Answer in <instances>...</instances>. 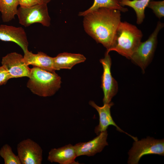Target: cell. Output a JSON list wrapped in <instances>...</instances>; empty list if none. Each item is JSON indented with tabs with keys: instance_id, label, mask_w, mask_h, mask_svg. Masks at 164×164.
<instances>
[{
	"instance_id": "1",
	"label": "cell",
	"mask_w": 164,
	"mask_h": 164,
	"mask_svg": "<svg viewBox=\"0 0 164 164\" xmlns=\"http://www.w3.org/2000/svg\"><path fill=\"white\" fill-rule=\"evenodd\" d=\"M121 12L99 8L85 15L83 26L86 32L108 50L112 47L117 28L121 22Z\"/></svg>"
},
{
	"instance_id": "2",
	"label": "cell",
	"mask_w": 164,
	"mask_h": 164,
	"mask_svg": "<svg viewBox=\"0 0 164 164\" xmlns=\"http://www.w3.org/2000/svg\"><path fill=\"white\" fill-rule=\"evenodd\" d=\"M142 31L135 25L127 22H121L117 30L113 44L106 53L117 52L130 59L141 42Z\"/></svg>"
},
{
	"instance_id": "3",
	"label": "cell",
	"mask_w": 164,
	"mask_h": 164,
	"mask_svg": "<svg viewBox=\"0 0 164 164\" xmlns=\"http://www.w3.org/2000/svg\"><path fill=\"white\" fill-rule=\"evenodd\" d=\"M27 87L34 94L42 97L54 95L60 88L61 78L54 72L34 67L31 69Z\"/></svg>"
},
{
	"instance_id": "4",
	"label": "cell",
	"mask_w": 164,
	"mask_h": 164,
	"mask_svg": "<svg viewBox=\"0 0 164 164\" xmlns=\"http://www.w3.org/2000/svg\"><path fill=\"white\" fill-rule=\"evenodd\" d=\"M164 23L159 21L153 32L148 39L141 42L130 59L138 66L143 72L152 60L157 44V37L159 31L164 27Z\"/></svg>"
},
{
	"instance_id": "5",
	"label": "cell",
	"mask_w": 164,
	"mask_h": 164,
	"mask_svg": "<svg viewBox=\"0 0 164 164\" xmlns=\"http://www.w3.org/2000/svg\"><path fill=\"white\" fill-rule=\"evenodd\" d=\"M128 163L137 164L143 156L149 154L164 155V140L155 139L148 136L146 138L135 141L128 152Z\"/></svg>"
},
{
	"instance_id": "6",
	"label": "cell",
	"mask_w": 164,
	"mask_h": 164,
	"mask_svg": "<svg viewBox=\"0 0 164 164\" xmlns=\"http://www.w3.org/2000/svg\"><path fill=\"white\" fill-rule=\"evenodd\" d=\"M47 5L43 3L30 7L20 6L16 14L19 23L25 27L36 23L45 26H50L51 19Z\"/></svg>"
},
{
	"instance_id": "7",
	"label": "cell",
	"mask_w": 164,
	"mask_h": 164,
	"mask_svg": "<svg viewBox=\"0 0 164 164\" xmlns=\"http://www.w3.org/2000/svg\"><path fill=\"white\" fill-rule=\"evenodd\" d=\"M103 67L101 76V87L104 93L103 101L104 104L111 102L112 98L118 91V84L112 77L111 71V60L109 53L105 52L104 58L100 60Z\"/></svg>"
},
{
	"instance_id": "8",
	"label": "cell",
	"mask_w": 164,
	"mask_h": 164,
	"mask_svg": "<svg viewBox=\"0 0 164 164\" xmlns=\"http://www.w3.org/2000/svg\"><path fill=\"white\" fill-rule=\"evenodd\" d=\"M18 155L21 164H41L43 150L36 142L30 138L20 141L17 145Z\"/></svg>"
},
{
	"instance_id": "9",
	"label": "cell",
	"mask_w": 164,
	"mask_h": 164,
	"mask_svg": "<svg viewBox=\"0 0 164 164\" xmlns=\"http://www.w3.org/2000/svg\"><path fill=\"white\" fill-rule=\"evenodd\" d=\"M1 63L11 78L29 77L31 69L24 62L23 56L19 53L13 52L8 53L2 58Z\"/></svg>"
},
{
	"instance_id": "10",
	"label": "cell",
	"mask_w": 164,
	"mask_h": 164,
	"mask_svg": "<svg viewBox=\"0 0 164 164\" xmlns=\"http://www.w3.org/2000/svg\"><path fill=\"white\" fill-rule=\"evenodd\" d=\"M97 136L87 142H80L74 145L77 156L86 155L93 156L102 151L108 145L107 142V131L101 132Z\"/></svg>"
},
{
	"instance_id": "11",
	"label": "cell",
	"mask_w": 164,
	"mask_h": 164,
	"mask_svg": "<svg viewBox=\"0 0 164 164\" xmlns=\"http://www.w3.org/2000/svg\"><path fill=\"white\" fill-rule=\"evenodd\" d=\"M0 40L15 43L22 49L24 53L28 50L29 43L24 29L6 25H0Z\"/></svg>"
},
{
	"instance_id": "12",
	"label": "cell",
	"mask_w": 164,
	"mask_h": 164,
	"mask_svg": "<svg viewBox=\"0 0 164 164\" xmlns=\"http://www.w3.org/2000/svg\"><path fill=\"white\" fill-rule=\"evenodd\" d=\"M89 103V105L96 109L99 114V124L94 129V132L97 135L101 132L107 131L108 127L112 125L116 127L117 130L121 132L125 133L132 137L135 141L138 140L136 137L131 135L122 130L114 121L110 111L111 107L114 104L112 102L104 104L102 107L99 106L93 101H90Z\"/></svg>"
},
{
	"instance_id": "13",
	"label": "cell",
	"mask_w": 164,
	"mask_h": 164,
	"mask_svg": "<svg viewBox=\"0 0 164 164\" xmlns=\"http://www.w3.org/2000/svg\"><path fill=\"white\" fill-rule=\"evenodd\" d=\"M74 145L71 144L57 148L51 149L49 152L47 160L60 164H79L75 161L77 157Z\"/></svg>"
},
{
	"instance_id": "14",
	"label": "cell",
	"mask_w": 164,
	"mask_h": 164,
	"mask_svg": "<svg viewBox=\"0 0 164 164\" xmlns=\"http://www.w3.org/2000/svg\"><path fill=\"white\" fill-rule=\"evenodd\" d=\"M24 53L23 60L28 66L30 65L49 71H55L53 67V57L41 52L34 54L28 50Z\"/></svg>"
},
{
	"instance_id": "15",
	"label": "cell",
	"mask_w": 164,
	"mask_h": 164,
	"mask_svg": "<svg viewBox=\"0 0 164 164\" xmlns=\"http://www.w3.org/2000/svg\"><path fill=\"white\" fill-rule=\"evenodd\" d=\"M86 60V57L80 54L61 53L53 57V67L55 71L64 69H71L75 65Z\"/></svg>"
},
{
	"instance_id": "16",
	"label": "cell",
	"mask_w": 164,
	"mask_h": 164,
	"mask_svg": "<svg viewBox=\"0 0 164 164\" xmlns=\"http://www.w3.org/2000/svg\"><path fill=\"white\" fill-rule=\"evenodd\" d=\"M18 5L19 0H0V12L3 22H8L15 18Z\"/></svg>"
},
{
	"instance_id": "17",
	"label": "cell",
	"mask_w": 164,
	"mask_h": 164,
	"mask_svg": "<svg viewBox=\"0 0 164 164\" xmlns=\"http://www.w3.org/2000/svg\"><path fill=\"white\" fill-rule=\"evenodd\" d=\"M121 0H94L92 5L87 10L79 12V15L83 16L88 12L101 8L116 9L122 12L128 11V10L127 8L122 6L121 5Z\"/></svg>"
},
{
	"instance_id": "18",
	"label": "cell",
	"mask_w": 164,
	"mask_h": 164,
	"mask_svg": "<svg viewBox=\"0 0 164 164\" xmlns=\"http://www.w3.org/2000/svg\"><path fill=\"white\" fill-rule=\"evenodd\" d=\"M151 0H121L120 3L123 7L127 6L135 11L137 17L136 23L141 24L145 18V9Z\"/></svg>"
},
{
	"instance_id": "19",
	"label": "cell",
	"mask_w": 164,
	"mask_h": 164,
	"mask_svg": "<svg viewBox=\"0 0 164 164\" xmlns=\"http://www.w3.org/2000/svg\"><path fill=\"white\" fill-rule=\"evenodd\" d=\"M0 155L4 159L5 164H21L18 155L13 153L12 148L7 144L1 149Z\"/></svg>"
},
{
	"instance_id": "20",
	"label": "cell",
	"mask_w": 164,
	"mask_h": 164,
	"mask_svg": "<svg viewBox=\"0 0 164 164\" xmlns=\"http://www.w3.org/2000/svg\"><path fill=\"white\" fill-rule=\"evenodd\" d=\"M147 7L152 9L155 16L159 19L164 16V1L151 0Z\"/></svg>"
},
{
	"instance_id": "21",
	"label": "cell",
	"mask_w": 164,
	"mask_h": 164,
	"mask_svg": "<svg viewBox=\"0 0 164 164\" xmlns=\"http://www.w3.org/2000/svg\"><path fill=\"white\" fill-rule=\"evenodd\" d=\"M11 78L8 72L3 65L0 66V86L6 84Z\"/></svg>"
},
{
	"instance_id": "22",
	"label": "cell",
	"mask_w": 164,
	"mask_h": 164,
	"mask_svg": "<svg viewBox=\"0 0 164 164\" xmlns=\"http://www.w3.org/2000/svg\"><path fill=\"white\" fill-rule=\"evenodd\" d=\"M19 1L20 6L24 7H30L44 3L42 0H19Z\"/></svg>"
},
{
	"instance_id": "23",
	"label": "cell",
	"mask_w": 164,
	"mask_h": 164,
	"mask_svg": "<svg viewBox=\"0 0 164 164\" xmlns=\"http://www.w3.org/2000/svg\"><path fill=\"white\" fill-rule=\"evenodd\" d=\"M51 0H42L44 3L47 4L48 2H50Z\"/></svg>"
}]
</instances>
